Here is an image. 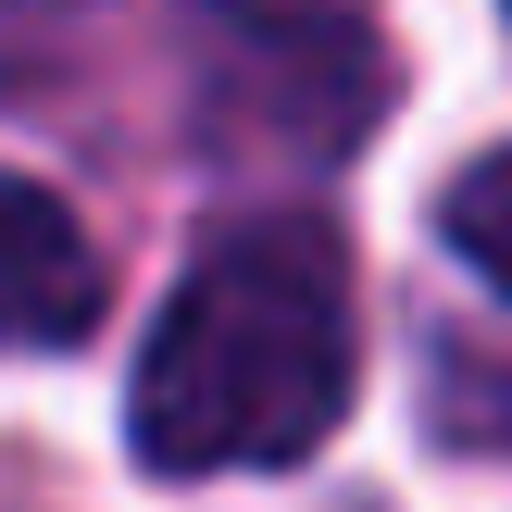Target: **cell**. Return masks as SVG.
<instances>
[{
  "label": "cell",
  "mask_w": 512,
  "mask_h": 512,
  "mask_svg": "<svg viewBox=\"0 0 512 512\" xmlns=\"http://www.w3.org/2000/svg\"><path fill=\"white\" fill-rule=\"evenodd\" d=\"M350 413V263L313 213H238L188 250L138 350L125 438L150 475H275Z\"/></svg>",
  "instance_id": "6da1fadb"
},
{
  "label": "cell",
  "mask_w": 512,
  "mask_h": 512,
  "mask_svg": "<svg viewBox=\"0 0 512 512\" xmlns=\"http://www.w3.org/2000/svg\"><path fill=\"white\" fill-rule=\"evenodd\" d=\"M438 225H450V250H463V263L512 300V138L475 150V163L450 175V213H438Z\"/></svg>",
  "instance_id": "3957f363"
},
{
  "label": "cell",
  "mask_w": 512,
  "mask_h": 512,
  "mask_svg": "<svg viewBox=\"0 0 512 512\" xmlns=\"http://www.w3.org/2000/svg\"><path fill=\"white\" fill-rule=\"evenodd\" d=\"M100 325V250L38 175H0V350H75Z\"/></svg>",
  "instance_id": "7a4b0ae2"
}]
</instances>
